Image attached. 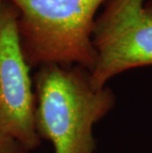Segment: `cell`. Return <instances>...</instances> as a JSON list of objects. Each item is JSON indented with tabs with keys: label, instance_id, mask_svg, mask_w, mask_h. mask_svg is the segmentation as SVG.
<instances>
[{
	"label": "cell",
	"instance_id": "6",
	"mask_svg": "<svg viewBox=\"0 0 152 153\" xmlns=\"http://www.w3.org/2000/svg\"><path fill=\"white\" fill-rule=\"evenodd\" d=\"M1 1H2V0H0V2H1Z\"/></svg>",
	"mask_w": 152,
	"mask_h": 153
},
{
	"label": "cell",
	"instance_id": "3",
	"mask_svg": "<svg viewBox=\"0 0 152 153\" xmlns=\"http://www.w3.org/2000/svg\"><path fill=\"white\" fill-rule=\"evenodd\" d=\"M96 89L127 70L152 65V0H106L94 22Z\"/></svg>",
	"mask_w": 152,
	"mask_h": 153
},
{
	"label": "cell",
	"instance_id": "2",
	"mask_svg": "<svg viewBox=\"0 0 152 153\" xmlns=\"http://www.w3.org/2000/svg\"><path fill=\"white\" fill-rule=\"evenodd\" d=\"M19 12L18 33L30 68L80 65L92 71L94 22L106 0H9Z\"/></svg>",
	"mask_w": 152,
	"mask_h": 153
},
{
	"label": "cell",
	"instance_id": "1",
	"mask_svg": "<svg viewBox=\"0 0 152 153\" xmlns=\"http://www.w3.org/2000/svg\"><path fill=\"white\" fill-rule=\"evenodd\" d=\"M35 128L53 153H95L96 123L115 108L117 97L109 86L96 89L91 72L80 65L46 64L36 71Z\"/></svg>",
	"mask_w": 152,
	"mask_h": 153
},
{
	"label": "cell",
	"instance_id": "5",
	"mask_svg": "<svg viewBox=\"0 0 152 153\" xmlns=\"http://www.w3.org/2000/svg\"><path fill=\"white\" fill-rule=\"evenodd\" d=\"M0 153H30V151L15 139L0 134Z\"/></svg>",
	"mask_w": 152,
	"mask_h": 153
},
{
	"label": "cell",
	"instance_id": "4",
	"mask_svg": "<svg viewBox=\"0 0 152 153\" xmlns=\"http://www.w3.org/2000/svg\"><path fill=\"white\" fill-rule=\"evenodd\" d=\"M18 16L12 2H0V134L31 152L42 139L35 128L34 83L21 48Z\"/></svg>",
	"mask_w": 152,
	"mask_h": 153
}]
</instances>
